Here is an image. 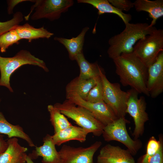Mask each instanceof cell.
<instances>
[{"mask_svg": "<svg viewBox=\"0 0 163 163\" xmlns=\"http://www.w3.org/2000/svg\"><path fill=\"white\" fill-rule=\"evenodd\" d=\"M26 161L27 163H34L32 159H31L28 155H27L26 157Z\"/></svg>", "mask_w": 163, "mask_h": 163, "instance_id": "cell-33", "label": "cell"}, {"mask_svg": "<svg viewBox=\"0 0 163 163\" xmlns=\"http://www.w3.org/2000/svg\"><path fill=\"white\" fill-rule=\"evenodd\" d=\"M89 132L80 126L72 125L52 136L53 141L55 145L59 146L71 140H76L84 142L86 140Z\"/></svg>", "mask_w": 163, "mask_h": 163, "instance_id": "cell-16", "label": "cell"}, {"mask_svg": "<svg viewBox=\"0 0 163 163\" xmlns=\"http://www.w3.org/2000/svg\"><path fill=\"white\" fill-rule=\"evenodd\" d=\"M47 109L50 113V120L54 128V133L72 125L65 116L53 105H49Z\"/></svg>", "mask_w": 163, "mask_h": 163, "instance_id": "cell-24", "label": "cell"}, {"mask_svg": "<svg viewBox=\"0 0 163 163\" xmlns=\"http://www.w3.org/2000/svg\"><path fill=\"white\" fill-rule=\"evenodd\" d=\"M125 25L122 32L111 37L108 40L109 46L107 53L113 60L122 53H132L134 46L139 40L157 29L145 23H129Z\"/></svg>", "mask_w": 163, "mask_h": 163, "instance_id": "cell-2", "label": "cell"}, {"mask_svg": "<svg viewBox=\"0 0 163 163\" xmlns=\"http://www.w3.org/2000/svg\"><path fill=\"white\" fill-rule=\"evenodd\" d=\"M97 163H136L129 151L118 146L107 144L100 149Z\"/></svg>", "mask_w": 163, "mask_h": 163, "instance_id": "cell-13", "label": "cell"}, {"mask_svg": "<svg viewBox=\"0 0 163 163\" xmlns=\"http://www.w3.org/2000/svg\"><path fill=\"white\" fill-rule=\"evenodd\" d=\"M113 61L115 72L123 86H129L139 94L149 96L146 88L148 68L133 52L122 53Z\"/></svg>", "mask_w": 163, "mask_h": 163, "instance_id": "cell-1", "label": "cell"}, {"mask_svg": "<svg viewBox=\"0 0 163 163\" xmlns=\"http://www.w3.org/2000/svg\"><path fill=\"white\" fill-rule=\"evenodd\" d=\"M109 2L117 9L123 12L129 11L134 7L133 3L129 0H108Z\"/></svg>", "mask_w": 163, "mask_h": 163, "instance_id": "cell-30", "label": "cell"}, {"mask_svg": "<svg viewBox=\"0 0 163 163\" xmlns=\"http://www.w3.org/2000/svg\"><path fill=\"white\" fill-rule=\"evenodd\" d=\"M21 39L13 29L0 36V51L5 53L10 46L14 44H18Z\"/></svg>", "mask_w": 163, "mask_h": 163, "instance_id": "cell-25", "label": "cell"}, {"mask_svg": "<svg viewBox=\"0 0 163 163\" xmlns=\"http://www.w3.org/2000/svg\"><path fill=\"white\" fill-rule=\"evenodd\" d=\"M89 29L88 27L83 28L80 33L76 37L70 39L55 37L54 40L62 44L67 50L69 57L72 60H75L77 56L83 52L85 35Z\"/></svg>", "mask_w": 163, "mask_h": 163, "instance_id": "cell-17", "label": "cell"}, {"mask_svg": "<svg viewBox=\"0 0 163 163\" xmlns=\"http://www.w3.org/2000/svg\"><path fill=\"white\" fill-rule=\"evenodd\" d=\"M77 2L91 5L98 10L99 15L105 13L116 14L122 19L125 24L129 23L132 18L130 14L125 13L117 9L112 5L108 0H78Z\"/></svg>", "mask_w": 163, "mask_h": 163, "instance_id": "cell-21", "label": "cell"}, {"mask_svg": "<svg viewBox=\"0 0 163 163\" xmlns=\"http://www.w3.org/2000/svg\"><path fill=\"white\" fill-rule=\"evenodd\" d=\"M66 98L76 105L88 110L105 126L118 118L112 108L104 101L94 103L90 102L82 98L76 93L67 94Z\"/></svg>", "mask_w": 163, "mask_h": 163, "instance_id": "cell-10", "label": "cell"}, {"mask_svg": "<svg viewBox=\"0 0 163 163\" xmlns=\"http://www.w3.org/2000/svg\"><path fill=\"white\" fill-rule=\"evenodd\" d=\"M8 146V142L3 139V136H0V155L5 152Z\"/></svg>", "mask_w": 163, "mask_h": 163, "instance_id": "cell-32", "label": "cell"}, {"mask_svg": "<svg viewBox=\"0 0 163 163\" xmlns=\"http://www.w3.org/2000/svg\"><path fill=\"white\" fill-rule=\"evenodd\" d=\"M29 64L38 66L46 72L49 71L45 62L32 55L28 51L21 50L12 57H5L0 56V86L7 88L13 92L10 83V77L17 69L23 65Z\"/></svg>", "mask_w": 163, "mask_h": 163, "instance_id": "cell-4", "label": "cell"}, {"mask_svg": "<svg viewBox=\"0 0 163 163\" xmlns=\"http://www.w3.org/2000/svg\"><path fill=\"white\" fill-rule=\"evenodd\" d=\"M128 91L129 96L126 104V113L133 119L135 128L132 136L134 139H137L143 135L145 123L149 119L146 112L147 104L144 97H139V93L136 90L131 88Z\"/></svg>", "mask_w": 163, "mask_h": 163, "instance_id": "cell-9", "label": "cell"}, {"mask_svg": "<svg viewBox=\"0 0 163 163\" xmlns=\"http://www.w3.org/2000/svg\"><path fill=\"white\" fill-rule=\"evenodd\" d=\"M129 123L125 117L118 118L104 126L102 135L106 141H116L122 143L135 155L142 147V143L139 139H133L130 136L126 127Z\"/></svg>", "mask_w": 163, "mask_h": 163, "instance_id": "cell-7", "label": "cell"}, {"mask_svg": "<svg viewBox=\"0 0 163 163\" xmlns=\"http://www.w3.org/2000/svg\"><path fill=\"white\" fill-rule=\"evenodd\" d=\"M163 51V30L156 29L139 40L133 47V53L148 68Z\"/></svg>", "mask_w": 163, "mask_h": 163, "instance_id": "cell-5", "label": "cell"}, {"mask_svg": "<svg viewBox=\"0 0 163 163\" xmlns=\"http://www.w3.org/2000/svg\"><path fill=\"white\" fill-rule=\"evenodd\" d=\"M2 135H1L0 134V136H2Z\"/></svg>", "mask_w": 163, "mask_h": 163, "instance_id": "cell-34", "label": "cell"}, {"mask_svg": "<svg viewBox=\"0 0 163 163\" xmlns=\"http://www.w3.org/2000/svg\"><path fill=\"white\" fill-rule=\"evenodd\" d=\"M34 2L30 12L24 17L26 21L28 20L34 10V12L30 17L33 21L44 18L51 21L57 20L74 3L72 0H35Z\"/></svg>", "mask_w": 163, "mask_h": 163, "instance_id": "cell-8", "label": "cell"}, {"mask_svg": "<svg viewBox=\"0 0 163 163\" xmlns=\"http://www.w3.org/2000/svg\"><path fill=\"white\" fill-rule=\"evenodd\" d=\"M53 106L62 113L72 120L89 133L97 136L102 135L105 126L85 108L76 105L68 99L62 103H57Z\"/></svg>", "mask_w": 163, "mask_h": 163, "instance_id": "cell-3", "label": "cell"}, {"mask_svg": "<svg viewBox=\"0 0 163 163\" xmlns=\"http://www.w3.org/2000/svg\"><path fill=\"white\" fill-rule=\"evenodd\" d=\"M1 100L0 99V103ZM0 133L7 135L9 138L18 137L25 140L29 145L33 147L35 145L32 140L19 125H14L9 123L5 119L0 111Z\"/></svg>", "mask_w": 163, "mask_h": 163, "instance_id": "cell-22", "label": "cell"}, {"mask_svg": "<svg viewBox=\"0 0 163 163\" xmlns=\"http://www.w3.org/2000/svg\"><path fill=\"white\" fill-rule=\"evenodd\" d=\"M23 20V15L22 13L18 11L14 14L11 19L5 22L0 21V36L19 25Z\"/></svg>", "mask_w": 163, "mask_h": 163, "instance_id": "cell-26", "label": "cell"}, {"mask_svg": "<svg viewBox=\"0 0 163 163\" xmlns=\"http://www.w3.org/2000/svg\"><path fill=\"white\" fill-rule=\"evenodd\" d=\"M161 140L160 146L156 153L149 157L142 155L138 159L136 163H163V136L161 134L158 135Z\"/></svg>", "mask_w": 163, "mask_h": 163, "instance_id": "cell-28", "label": "cell"}, {"mask_svg": "<svg viewBox=\"0 0 163 163\" xmlns=\"http://www.w3.org/2000/svg\"><path fill=\"white\" fill-rule=\"evenodd\" d=\"M161 145V140L158 137L157 140L155 137L152 136L149 139L146 146V153L143 155L145 157H149L155 154L159 149Z\"/></svg>", "mask_w": 163, "mask_h": 163, "instance_id": "cell-29", "label": "cell"}, {"mask_svg": "<svg viewBox=\"0 0 163 163\" xmlns=\"http://www.w3.org/2000/svg\"><path fill=\"white\" fill-rule=\"evenodd\" d=\"M85 100L92 103L103 101V87L100 76L96 84L90 91Z\"/></svg>", "mask_w": 163, "mask_h": 163, "instance_id": "cell-27", "label": "cell"}, {"mask_svg": "<svg viewBox=\"0 0 163 163\" xmlns=\"http://www.w3.org/2000/svg\"><path fill=\"white\" fill-rule=\"evenodd\" d=\"M133 3L136 11L148 13L149 16L152 19L149 24L150 27L153 26L157 20L163 16V0H136Z\"/></svg>", "mask_w": 163, "mask_h": 163, "instance_id": "cell-18", "label": "cell"}, {"mask_svg": "<svg viewBox=\"0 0 163 163\" xmlns=\"http://www.w3.org/2000/svg\"><path fill=\"white\" fill-rule=\"evenodd\" d=\"M75 60L80 69L78 77L80 79L88 80L99 76L102 68L97 62L92 63L88 62L83 52L77 56Z\"/></svg>", "mask_w": 163, "mask_h": 163, "instance_id": "cell-23", "label": "cell"}, {"mask_svg": "<svg viewBox=\"0 0 163 163\" xmlns=\"http://www.w3.org/2000/svg\"><path fill=\"white\" fill-rule=\"evenodd\" d=\"M30 1L33 2L34 0H7V12L8 14H11L13 13L14 7L19 4L25 2Z\"/></svg>", "mask_w": 163, "mask_h": 163, "instance_id": "cell-31", "label": "cell"}, {"mask_svg": "<svg viewBox=\"0 0 163 163\" xmlns=\"http://www.w3.org/2000/svg\"><path fill=\"white\" fill-rule=\"evenodd\" d=\"M100 75L88 80L80 79L76 77L66 87V95L76 93L81 97L85 100L90 91L96 84Z\"/></svg>", "mask_w": 163, "mask_h": 163, "instance_id": "cell-20", "label": "cell"}, {"mask_svg": "<svg viewBox=\"0 0 163 163\" xmlns=\"http://www.w3.org/2000/svg\"><path fill=\"white\" fill-rule=\"evenodd\" d=\"M6 150L0 155V163H25L27 155L26 147L19 143L17 138H9Z\"/></svg>", "mask_w": 163, "mask_h": 163, "instance_id": "cell-15", "label": "cell"}, {"mask_svg": "<svg viewBox=\"0 0 163 163\" xmlns=\"http://www.w3.org/2000/svg\"><path fill=\"white\" fill-rule=\"evenodd\" d=\"M146 88L149 96L153 98L163 91V51L148 68Z\"/></svg>", "mask_w": 163, "mask_h": 163, "instance_id": "cell-12", "label": "cell"}, {"mask_svg": "<svg viewBox=\"0 0 163 163\" xmlns=\"http://www.w3.org/2000/svg\"><path fill=\"white\" fill-rule=\"evenodd\" d=\"M100 76L103 87V101L112 108L118 118L125 117L129 96L128 90H122L118 83L110 82L103 69L100 72Z\"/></svg>", "mask_w": 163, "mask_h": 163, "instance_id": "cell-6", "label": "cell"}, {"mask_svg": "<svg viewBox=\"0 0 163 163\" xmlns=\"http://www.w3.org/2000/svg\"><path fill=\"white\" fill-rule=\"evenodd\" d=\"M43 145L36 147L35 149L29 156L32 160L37 159L39 156L41 157L42 163H61L59 152L53 141L52 136L47 134L43 138Z\"/></svg>", "mask_w": 163, "mask_h": 163, "instance_id": "cell-14", "label": "cell"}, {"mask_svg": "<svg viewBox=\"0 0 163 163\" xmlns=\"http://www.w3.org/2000/svg\"><path fill=\"white\" fill-rule=\"evenodd\" d=\"M13 29L21 40L26 39L29 42L40 38L48 39L54 34L45 28L43 26L36 28L27 23L22 25H19Z\"/></svg>", "mask_w": 163, "mask_h": 163, "instance_id": "cell-19", "label": "cell"}, {"mask_svg": "<svg viewBox=\"0 0 163 163\" xmlns=\"http://www.w3.org/2000/svg\"><path fill=\"white\" fill-rule=\"evenodd\" d=\"M102 144L97 141L87 147L64 145L58 152L61 163H94V155Z\"/></svg>", "mask_w": 163, "mask_h": 163, "instance_id": "cell-11", "label": "cell"}]
</instances>
